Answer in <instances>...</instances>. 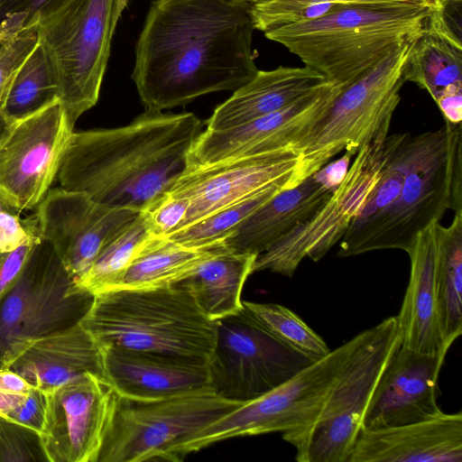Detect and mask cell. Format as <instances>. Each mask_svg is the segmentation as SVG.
I'll use <instances>...</instances> for the list:
<instances>
[{
	"instance_id": "f546056e",
	"label": "cell",
	"mask_w": 462,
	"mask_h": 462,
	"mask_svg": "<svg viewBox=\"0 0 462 462\" xmlns=\"http://www.w3.org/2000/svg\"><path fill=\"white\" fill-rule=\"evenodd\" d=\"M157 237L141 214L109 241L76 282L94 296L114 291L133 260Z\"/></svg>"
},
{
	"instance_id": "9c48e42d",
	"label": "cell",
	"mask_w": 462,
	"mask_h": 462,
	"mask_svg": "<svg viewBox=\"0 0 462 462\" xmlns=\"http://www.w3.org/2000/svg\"><path fill=\"white\" fill-rule=\"evenodd\" d=\"M365 330L313 362L287 382L246 402L189 437L172 450L174 461L231 438L291 433L310 425L320 412Z\"/></svg>"
},
{
	"instance_id": "60d3db41",
	"label": "cell",
	"mask_w": 462,
	"mask_h": 462,
	"mask_svg": "<svg viewBox=\"0 0 462 462\" xmlns=\"http://www.w3.org/2000/svg\"><path fill=\"white\" fill-rule=\"evenodd\" d=\"M299 5H308L319 2H333L345 5H410L426 6L434 10H439L444 0H286Z\"/></svg>"
},
{
	"instance_id": "ee69618b",
	"label": "cell",
	"mask_w": 462,
	"mask_h": 462,
	"mask_svg": "<svg viewBox=\"0 0 462 462\" xmlns=\"http://www.w3.org/2000/svg\"><path fill=\"white\" fill-rule=\"evenodd\" d=\"M27 395L0 393V415L5 416L8 411L20 405L26 399Z\"/></svg>"
},
{
	"instance_id": "ab89813d",
	"label": "cell",
	"mask_w": 462,
	"mask_h": 462,
	"mask_svg": "<svg viewBox=\"0 0 462 462\" xmlns=\"http://www.w3.org/2000/svg\"><path fill=\"white\" fill-rule=\"evenodd\" d=\"M352 158H354V155L345 151V153L340 158L328 162L313 173V176L326 188L335 190L346 175Z\"/></svg>"
},
{
	"instance_id": "d590c367",
	"label": "cell",
	"mask_w": 462,
	"mask_h": 462,
	"mask_svg": "<svg viewBox=\"0 0 462 462\" xmlns=\"http://www.w3.org/2000/svg\"><path fill=\"white\" fill-rule=\"evenodd\" d=\"M58 0H0V29L15 31L39 19Z\"/></svg>"
},
{
	"instance_id": "b9f144b4",
	"label": "cell",
	"mask_w": 462,
	"mask_h": 462,
	"mask_svg": "<svg viewBox=\"0 0 462 462\" xmlns=\"http://www.w3.org/2000/svg\"><path fill=\"white\" fill-rule=\"evenodd\" d=\"M34 387L10 368H0V393L27 395Z\"/></svg>"
},
{
	"instance_id": "8d00e7d4",
	"label": "cell",
	"mask_w": 462,
	"mask_h": 462,
	"mask_svg": "<svg viewBox=\"0 0 462 462\" xmlns=\"http://www.w3.org/2000/svg\"><path fill=\"white\" fill-rule=\"evenodd\" d=\"M46 410V393L34 387L20 405L8 411L3 417L30 428L42 436L44 429Z\"/></svg>"
},
{
	"instance_id": "d6986e66",
	"label": "cell",
	"mask_w": 462,
	"mask_h": 462,
	"mask_svg": "<svg viewBox=\"0 0 462 462\" xmlns=\"http://www.w3.org/2000/svg\"><path fill=\"white\" fill-rule=\"evenodd\" d=\"M446 356L420 353L399 341L377 380L361 429L397 427L439 414L438 379Z\"/></svg>"
},
{
	"instance_id": "277c9868",
	"label": "cell",
	"mask_w": 462,
	"mask_h": 462,
	"mask_svg": "<svg viewBox=\"0 0 462 462\" xmlns=\"http://www.w3.org/2000/svg\"><path fill=\"white\" fill-rule=\"evenodd\" d=\"M100 348L119 346L207 363L216 324L181 284L95 295L80 321Z\"/></svg>"
},
{
	"instance_id": "4dcf8cb0",
	"label": "cell",
	"mask_w": 462,
	"mask_h": 462,
	"mask_svg": "<svg viewBox=\"0 0 462 462\" xmlns=\"http://www.w3.org/2000/svg\"><path fill=\"white\" fill-rule=\"evenodd\" d=\"M58 97V83L51 61L38 43L14 75L0 105L6 125L26 116Z\"/></svg>"
},
{
	"instance_id": "74e56055",
	"label": "cell",
	"mask_w": 462,
	"mask_h": 462,
	"mask_svg": "<svg viewBox=\"0 0 462 462\" xmlns=\"http://www.w3.org/2000/svg\"><path fill=\"white\" fill-rule=\"evenodd\" d=\"M40 240L24 225L20 214L0 211V254L16 250L23 245Z\"/></svg>"
},
{
	"instance_id": "f35d334b",
	"label": "cell",
	"mask_w": 462,
	"mask_h": 462,
	"mask_svg": "<svg viewBox=\"0 0 462 462\" xmlns=\"http://www.w3.org/2000/svg\"><path fill=\"white\" fill-rule=\"evenodd\" d=\"M40 240L23 245L14 251L0 254V297L19 275L34 245Z\"/></svg>"
},
{
	"instance_id": "30bf717a",
	"label": "cell",
	"mask_w": 462,
	"mask_h": 462,
	"mask_svg": "<svg viewBox=\"0 0 462 462\" xmlns=\"http://www.w3.org/2000/svg\"><path fill=\"white\" fill-rule=\"evenodd\" d=\"M399 341L395 316L365 330L315 420L300 430L282 434L294 447L297 461L346 462L377 380Z\"/></svg>"
},
{
	"instance_id": "3957f363",
	"label": "cell",
	"mask_w": 462,
	"mask_h": 462,
	"mask_svg": "<svg viewBox=\"0 0 462 462\" xmlns=\"http://www.w3.org/2000/svg\"><path fill=\"white\" fill-rule=\"evenodd\" d=\"M432 11L426 6L342 4L324 16L264 36L286 47L328 82L344 88L413 40Z\"/></svg>"
},
{
	"instance_id": "6da1fadb",
	"label": "cell",
	"mask_w": 462,
	"mask_h": 462,
	"mask_svg": "<svg viewBox=\"0 0 462 462\" xmlns=\"http://www.w3.org/2000/svg\"><path fill=\"white\" fill-rule=\"evenodd\" d=\"M249 8L230 0H152L134 46L132 79L145 109L162 111L258 72Z\"/></svg>"
},
{
	"instance_id": "83f0119b",
	"label": "cell",
	"mask_w": 462,
	"mask_h": 462,
	"mask_svg": "<svg viewBox=\"0 0 462 462\" xmlns=\"http://www.w3.org/2000/svg\"><path fill=\"white\" fill-rule=\"evenodd\" d=\"M224 248L225 244L188 247L157 236L133 260L116 290L171 287L188 278Z\"/></svg>"
},
{
	"instance_id": "7a4b0ae2",
	"label": "cell",
	"mask_w": 462,
	"mask_h": 462,
	"mask_svg": "<svg viewBox=\"0 0 462 462\" xmlns=\"http://www.w3.org/2000/svg\"><path fill=\"white\" fill-rule=\"evenodd\" d=\"M201 132L192 113L151 109L124 126L73 132L56 177L59 187L143 212L187 171Z\"/></svg>"
},
{
	"instance_id": "7dc6e473",
	"label": "cell",
	"mask_w": 462,
	"mask_h": 462,
	"mask_svg": "<svg viewBox=\"0 0 462 462\" xmlns=\"http://www.w3.org/2000/svg\"><path fill=\"white\" fill-rule=\"evenodd\" d=\"M6 123L5 122V120L0 116V139L5 130V127H6Z\"/></svg>"
},
{
	"instance_id": "cb8c5ba5",
	"label": "cell",
	"mask_w": 462,
	"mask_h": 462,
	"mask_svg": "<svg viewBox=\"0 0 462 462\" xmlns=\"http://www.w3.org/2000/svg\"><path fill=\"white\" fill-rule=\"evenodd\" d=\"M325 82L323 75L307 66L258 70L250 81L215 108L206 129L242 125L289 106Z\"/></svg>"
},
{
	"instance_id": "ffe728a7",
	"label": "cell",
	"mask_w": 462,
	"mask_h": 462,
	"mask_svg": "<svg viewBox=\"0 0 462 462\" xmlns=\"http://www.w3.org/2000/svg\"><path fill=\"white\" fill-rule=\"evenodd\" d=\"M346 462H462V413L402 426L361 429Z\"/></svg>"
},
{
	"instance_id": "e0dca14e",
	"label": "cell",
	"mask_w": 462,
	"mask_h": 462,
	"mask_svg": "<svg viewBox=\"0 0 462 462\" xmlns=\"http://www.w3.org/2000/svg\"><path fill=\"white\" fill-rule=\"evenodd\" d=\"M340 90L341 86L327 81L276 112L236 127L202 131L189 153L187 170L234 158L295 151Z\"/></svg>"
},
{
	"instance_id": "d6a6232c",
	"label": "cell",
	"mask_w": 462,
	"mask_h": 462,
	"mask_svg": "<svg viewBox=\"0 0 462 462\" xmlns=\"http://www.w3.org/2000/svg\"><path fill=\"white\" fill-rule=\"evenodd\" d=\"M243 303L280 340L310 358L319 360L331 351L324 339L288 308L277 303Z\"/></svg>"
},
{
	"instance_id": "8992f818",
	"label": "cell",
	"mask_w": 462,
	"mask_h": 462,
	"mask_svg": "<svg viewBox=\"0 0 462 462\" xmlns=\"http://www.w3.org/2000/svg\"><path fill=\"white\" fill-rule=\"evenodd\" d=\"M415 39V38H414ZM413 39V40H414ZM396 48L356 81L342 88L326 112L297 144L291 188L342 151L354 156L381 132L390 130L405 82L402 71L412 41Z\"/></svg>"
},
{
	"instance_id": "ba28073f",
	"label": "cell",
	"mask_w": 462,
	"mask_h": 462,
	"mask_svg": "<svg viewBox=\"0 0 462 462\" xmlns=\"http://www.w3.org/2000/svg\"><path fill=\"white\" fill-rule=\"evenodd\" d=\"M94 297L70 276L50 244L37 242L0 297V368H8L37 340L80 323Z\"/></svg>"
},
{
	"instance_id": "8fae6325",
	"label": "cell",
	"mask_w": 462,
	"mask_h": 462,
	"mask_svg": "<svg viewBox=\"0 0 462 462\" xmlns=\"http://www.w3.org/2000/svg\"><path fill=\"white\" fill-rule=\"evenodd\" d=\"M242 403L210 388L159 400L117 394L97 462L174 461L178 444Z\"/></svg>"
},
{
	"instance_id": "bcb514c9",
	"label": "cell",
	"mask_w": 462,
	"mask_h": 462,
	"mask_svg": "<svg viewBox=\"0 0 462 462\" xmlns=\"http://www.w3.org/2000/svg\"><path fill=\"white\" fill-rule=\"evenodd\" d=\"M230 1L250 8L251 6H253L254 5L269 2L272 0H230Z\"/></svg>"
},
{
	"instance_id": "836d02e7",
	"label": "cell",
	"mask_w": 462,
	"mask_h": 462,
	"mask_svg": "<svg viewBox=\"0 0 462 462\" xmlns=\"http://www.w3.org/2000/svg\"><path fill=\"white\" fill-rule=\"evenodd\" d=\"M48 461L42 436L0 415V462Z\"/></svg>"
},
{
	"instance_id": "603a6c76",
	"label": "cell",
	"mask_w": 462,
	"mask_h": 462,
	"mask_svg": "<svg viewBox=\"0 0 462 462\" xmlns=\"http://www.w3.org/2000/svg\"><path fill=\"white\" fill-rule=\"evenodd\" d=\"M8 368L45 393L88 372L106 378L102 350L80 323L37 340Z\"/></svg>"
},
{
	"instance_id": "2e32d148",
	"label": "cell",
	"mask_w": 462,
	"mask_h": 462,
	"mask_svg": "<svg viewBox=\"0 0 462 462\" xmlns=\"http://www.w3.org/2000/svg\"><path fill=\"white\" fill-rule=\"evenodd\" d=\"M46 394L42 439L49 462H97L117 396L112 385L88 372Z\"/></svg>"
},
{
	"instance_id": "7c38bea8",
	"label": "cell",
	"mask_w": 462,
	"mask_h": 462,
	"mask_svg": "<svg viewBox=\"0 0 462 462\" xmlns=\"http://www.w3.org/2000/svg\"><path fill=\"white\" fill-rule=\"evenodd\" d=\"M215 324L209 388L224 399L254 400L317 361L280 340L245 304Z\"/></svg>"
},
{
	"instance_id": "e575fe53",
	"label": "cell",
	"mask_w": 462,
	"mask_h": 462,
	"mask_svg": "<svg viewBox=\"0 0 462 462\" xmlns=\"http://www.w3.org/2000/svg\"><path fill=\"white\" fill-rule=\"evenodd\" d=\"M188 208L189 203L185 199L166 192L141 214L154 236L166 238L180 229Z\"/></svg>"
},
{
	"instance_id": "7bdbcfd3",
	"label": "cell",
	"mask_w": 462,
	"mask_h": 462,
	"mask_svg": "<svg viewBox=\"0 0 462 462\" xmlns=\"http://www.w3.org/2000/svg\"><path fill=\"white\" fill-rule=\"evenodd\" d=\"M436 104L446 122L454 125H460L462 119V93L447 95Z\"/></svg>"
},
{
	"instance_id": "f1b7e54d",
	"label": "cell",
	"mask_w": 462,
	"mask_h": 462,
	"mask_svg": "<svg viewBox=\"0 0 462 462\" xmlns=\"http://www.w3.org/2000/svg\"><path fill=\"white\" fill-rule=\"evenodd\" d=\"M436 299L439 328L448 351L462 333V213L448 226L436 223Z\"/></svg>"
},
{
	"instance_id": "484cf974",
	"label": "cell",
	"mask_w": 462,
	"mask_h": 462,
	"mask_svg": "<svg viewBox=\"0 0 462 462\" xmlns=\"http://www.w3.org/2000/svg\"><path fill=\"white\" fill-rule=\"evenodd\" d=\"M402 77L426 89L436 103L447 95L462 93L461 34L445 23L438 10L412 41Z\"/></svg>"
},
{
	"instance_id": "5bb4252c",
	"label": "cell",
	"mask_w": 462,
	"mask_h": 462,
	"mask_svg": "<svg viewBox=\"0 0 462 462\" xmlns=\"http://www.w3.org/2000/svg\"><path fill=\"white\" fill-rule=\"evenodd\" d=\"M73 128L59 97L6 125L0 139V203L6 210L20 214L41 202Z\"/></svg>"
},
{
	"instance_id": "d4e9b609",
	"label": "cell",
	"mask_w": 462,
	"mask_h": 462,
	"mask_svg": "<svg viewBox=\"0 0 462 462\" xmlns=\"http://www.w3.org/2000/svg\"><path fill=\"white\" fill-rule=\"evenodd\" d=\"M313 174L293 188L283 189L253 212L225 242L227 249L260 254L309 219L332 195Z\"/></svg>"
},
{
	"instance_id": "4316f807",
	"label": "cell",
	"mask_w": 462,
	"mask_h": 462,
	"mask_svg": "<svg viewBox=\"0 0 462 462\" xmlns=\"http://www.w3.org/2000/svg\"><path fill=\"white\" fill-rule=\"evenodd\" d=\"M256 257V254L236 253L226 247L179 283L191 293L201 311L216 321L243 308V287L254 273Z\"/></svg>"
},
{
	"instance_id": "c3c4849f",
	"label": "cell",
	"mask_w": 462,
	"mask_h": 462,
	"mask_svg": "<svg viewBox=\"0 0 462 462\" xmlns=\"http://www.w3.org/2000/svg\"><path fill=\"white\" fill-rule=\"evenodd\" d=\"M3 209H5V208L2 206V204L0 203V211H1V210H3Z\"/></svg>"
},
{
	"instance_id": "52a82bcc",
	"label": "cell",
	"mask_w": 462,
	"mask_h": 462,
	"mask_svg": "<svg viewBox=\"0 0 462 462\" xmlns=\"http://www.w3.org/2000/svg\"><path fill=\"white\" fill-rule=\"evenodd\" d=\"M116 0H58L39 15V42L73 127L98 101L116 28Z\"/></svg>"
},
{
	"instance_id": "ac0fdd59",
	"label": "cell",
	"mask_w": 462,
	"mask_h": 462,
	"mask_svg": "<svg viewBox=\"0 0 462 462\" xmlns=\"http://www.w3.org/2000/svg\"><path fill=\"white\" fill-rule=\"evenodd\" d=\"M298 157L295 151L284 150L187 170L167 191L189 203L187 217L180 229L272 184L285 182L291 188Z\"/></svg>"
},
{
	"instance_id": "4fadbf2b",
	"label": "cell",
	"mask_w": 462,
	"mask_h": 462,
	"mask_svg": "<svg viewBox=\"0 0 462 462\" xmlns=\"http://www.w3.org/2000/svg\"><path fill=\"white\" fill-rule=\"evenodd\" d=\"M389 130L381 132L355 155L343 181L306 221L257 255L254 273L292 276L308 257L319 261L344 236L363 209L379 177Z\"/></svg>"
},
{
	"instance_id": "7402d4cb",
	"label": "cell",
	"mask_w": 462,
	"mask_h": 462,
	"mask_svg": "<svg viewBox=\"0 0 462 462\" xmlns=\"http://www.w3.org/2000/svg\"><path fill=\"white\" fill-rule=\"evenodd\" d=\"M435 225L419 233L407 253L411 262L409 283L395 317L403 346L420 353L448 354L442 345L437 312Z\"/></svg>"
},
{
	"instance_id": "9a60e30c",
	"label": "cell",
	"mask_w": 462,
	"mask_h": 462,
	"mask_svg": "<svg viewBox=\"0 0 462 462\" xmlns=\"http://www.w3.org/2000/svg\"><path fill=\"white\" fill-rule=\"evenodd\" d=\"M139 213L97 202L82 191L58 187L50 189L34 214L23 221L34 236L51 245L77 281L103 247Z\"/></svg>"
},
{
	"instance_id": "44dd1931",
	"label": "cell",
	"mask_w": 462,
	"mask_h": 462,
	"mask_svg": "<svg viewBox=\"0 0 462 462\" xmlns=\"http://www.w3.org/2000/svg\"><path fill=\"white\" fill-rule=\"evenodd\" d=\"M101 350L105 376L120 396L159 400L209 388L207 363L119 346Z\"/></svg>"
},
{
	"instance_id": "f6af8a7d",
	"label": "cell",
	"mask_w": 462,
	"mask_h": 462,
	"mask_svg": "<svg viewBox=\"0 0 462 462\" xmlns=\"http://www.w3.org/2000/svg\"><path fill=\"white\" fill-rule=\"evenodd\" d=\"M129 0H116L115 22L117 25L123 11L127 7Z\"/></svg>"
},
{
	"instance_id": "1f68e13d",
	"label": "cell",
	"mask_w": 462,
	"mask_h": 462,
	"mask_svg": "<svg viewBox=\"0 0 462 462\" xmlns=\"http://www.w3.org/2000/svg\"><path fill=\"white\" fill-rule=\"evenodd\" d=\"M288 188L285 182L272 184L245 199L172 233L165 239L188 247H207L225 244L253 212L281 190Z\"/></svg>"
},
{
	"instance_id": "5b68a950",
	"label": "cell",
	"mask_w": 462,
	"mask_h": 462,
	"mask_svg": "<svg viewBox=\"0 0 462 462\" xmlns=\"http://www.w3.org/2000/svg\"><path fill=\"white\" fill-rule=\"evenodd\" d=\"M460 125L409 134L402 183L383 217L354 245L347 257L386 249L409 252L417 235L448 209L462 213Z\"/></svg>"
}]
</instances>
